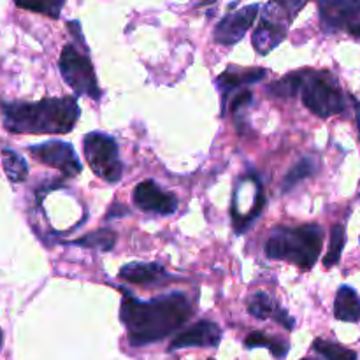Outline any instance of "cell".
Returning <instances> with one entry per match:
<instances>
[{
	"label": "cell",
	"instance_id": "7a4b0ae2",
	"mask_svg": "<svg viewBox=\"0 0 360 360\" xmlns=\"http://www.w3.org/2000/svg\"><path fill=\"white\" fill-rule=\"evenodd\" d=\"M2 122L13 134H67L76 127V98H42L39 102H0Z\"/></svg>",
	"mask_w": 360,
	"mask_h": 360
},
{
	"label": "cell",
	"instance_id": "2e32d148",
	"mask_svg": "<svg viewBox=\"0 0 360 360\" xmlns=\"http://www.w3.org/2000/svg\"><path fill=\"white\" fill-rule=\"evenodd\" d=\"M334 316L340 322L357 323L360 320V297L355 288L343 285L340 287L334 301Z\"/></svg>",
	"mask_w": 360,
	"mask_h": 360
},
{
	"label": "cell",
	"instance_id": "6da1fadb",
	"mask_svg": "<svg viewBox=\"0 0 360 360\" xmlns=\"http://www.w3.org/2000/svg\"><path fill=\"white\" fill-rule=\"evenodd\" d=\"M122 301L120 319L127 327L132 347L157 343L185 326L193 315V306L185 294L172 292L151 301H139L129 290Z\"/></svg>",
	"mask_w": 360,
	"mask_h": 360
},
{
	"label": "cell",
	"instance_id": "7402d4cb",
	"mask_svg": "<svg viewBox=\"0 0 360 360\" xmlns=\"http://www.w3.org/2000/svg\"><path fill=\"white\" fill-rule=\"evenodd\" d=\"M14 4L21 9L34 11V13H41L53 20H58L65 0H14Z\"/></svg>",
	"mask_w": 360,
	"mask_h": 360
},
{
	"label": "cell",
	"instance_id": "ac0fdd59",
	"mask_svg": "<svg viewBox=\"0 0 360 360\" xmlns=\"http://www.w3.org/2000/svg\"><path fill=\"white\" fill-rule=\"evenodd\" d=\"M2 165L7 179L11 183H21L28 178V165L25 158L14 150L4 148L2 150Z\"/></svg>",
	"mask_w": 360,
	"mask_h": 360
},
{
	"label": "cell",
	"instance_id": "5bb4252c",
	"mask_svg": "<svg viewBox=\"0 0 360 360\" xmlns=\"http://www.w3.org/2000/svg\"><path fill=\"white\" fill-rule=\"evenodd\" d=\"M288 34V28L281 27V25L273 23V21H267V20H260L259 27L255 28L253 32V48L259 55L266 56L276 48L278 44L283 42V39L287 37Z\"/></svg>",
	"mask_w": 360,
	"mask_h": 360
},
{
	"label": "cell",
	"instance_id": "4316f807",
	"mask_svg": "<svg viewBox=\"0 0 360 360\" xmlns=\"http://www.w3.org/2000/svg\"><path fill=\"white\" fill-rule=\"evenodd\" d=\"M2 343H4V334H2V329H0V348H2Z\"/></svg>",
	"mask_w": 360,
	"mask_h": 360
},
{
	"label": "cell",
	"instance_id": "30bf717a",
	"mask_svg": "<svg viewBox=\"0 0 360 360\" xmlns=\"http://www.w3.org/2000/svg\"><path fill=\"white\" fill-rule=\"evenodd\" d=\"M134 202L141 211L155 214H172L178 210V199L171 192H164L153 179L139 183L134 188Z\"/></svg>",
	"mask_w": 360,
	"mask_h": 360
},
{
	"label": "cell",
	"instance_id": "4fadbf2b",
	"mask_svg": "<svg viewBox=\"0 0 360 360\" xmlns=\"http://www.w3.org/2000/svg\"><path fill=\"white\" fill-rule=\"evenodd\" d=\"M267 76L266 69H236L234 65L229 67L225 72H221L217 77V86L220 88L221 94V102L236 91L238 88L246 86V84H253L262 81Z\"/></svg>",
	"mask_w": 360,
	"mask_h": 360
},
{
	"label": "cell",
	"instance_id": "8fae6325",
	"mask_svg": "<svg viewBox=\"0 0 360 360\" xmlns=\"http://www.w3.org/2000/svg\"><path fill=\"white\" fill-rule=\"evenodd\" d=\"M221 340V329L217 323L210 322V320H200V322L193 323L190 329L183 330L181 334L172 340L169 350H178V348H188V347H218Z\"/></svg>",
	"mask_w": 360,
	"mask_h": 360
},
{
	"label": "cell",
	"instance_id": "e0dca14e",
	"mask_svg": "<svg viewBox=\"0 0 360 360\" xmlns=\"http://www.w3.org/2000/svg\"><path fill=\"white\" fill-rule=\"evenodd\" d=\"M164 276H167V271L158 264L130 262L120 269V278L130 281V283H155Z\"/></svg>",
	"mask_w": 360,
	"mask_h": 360
},
{
	"label": "cell",
	"instance_id": "7c38bea8",
	"mask_svg": "<svg viewBox=\"0 0 360 360\" xmlns=\"http://www.w3.org/2000/svg\"><path fill=\"white\" fill-rule=\"evenodd\" d=\"M248 311L250 315L255 316V319L259 320H266V319L276 320V322H280L281 326H285V329L288 330L294 329L295 326L294 319H290L288 313L276 304L273 295L267 294V292L264 290H257L250 295Z\"/></svg>",
	"mask_w": 360,
	"mask_h": 360
},
{
	"label": "cell",
	"instance_id": "484cf974",
	"mask_svg": "<svg viewBox=\"0 0 360 360\" xmlns=\"http://www.w3.org/2000/svg\"><path fill=\"white\" fill-rule=\"evenodd\" d=\"M211 2H214V0H193V6H206V4H211Z\"/></svg>",
	"mask_w": 360,
	"mask_h": 360
},
{
	"label": "cell",
	"instance_id": "83f0119b",
	"mask_svg": "<svg viewBox=\"0 0 360 360\" xmlns=\"http://www.w3.org/2000/svg\"><path fill=\"white\" fill-rule=\"evenodd\" d=\"M302 360H313V359H302Z\"/></svg>",
	"mask_w": 360,
	"mask_h": 360
},
{
	"label": "cell",
	"instance_id": "f1b7e54d",
	"mask_svg": "<svg viewBox=\"0 0 360 360\" xmlns=\"http://www.w3.org/2000/svg\"><path fill=\"white\" fill-rule=\"evenodd\" d=\"M211 360H213V359H211Z\"/></svg>",
	"mask_w": 360,
	"mask_h": 360
},
{
	"label": "cell",
	"instance_id": "44dd1931",
	"mask_svg": "<svg viewBox=\"0 0 360 360\" xmlns=\"http://www.w3.org/2000/svg\"><path fill=\"white\" fill-rule=\"evenodd\" d=\"M70 245L83 246V248L90 250H101V252H109L116 245V234L112 231H109V229H101V231L91 232V234L83 236L81 239H76Z\"/></svg>",
	"mask_w": 360,
	"mask_h": 360
},
{
	"label": "cell",
	"instance_id": "9a60e30c",
	"mask_svg": "<svg viewBox=\"0 0 360 360\" xmlns=\"http://www.w3.org/2000/svg\"><path fill=\"white\" fill-rule=\"evenodd\" d=\"M308 2L309 0H269L264 7L262 20L273 21V23L288 28L299 11Z\"/></svg>",
	"mask_w": 360,
	"mask_h": 360
},
{
	"label": "cell",
	"instance_id": "d6986e66",
	"mask_svg": "<svg viewBox=\"0 0 360 360\" xmlns=\"http://www.w3.org/2000/svg\"><path fill=\"white\" fill-rule=\"evenodd\" d=\"M246 348H267L271 354L276 359H283L285 355L288 354V343L283 340H278V338H271L269 334L266 333H252L245 340Z\"/></svg>",
	"mask_w": 360,
	"mask_h": 360
},
{
	"label": "cell",
	"instance_id": "277c9868",
	"mask_svg": "<svg viewBox=\"0 0 360 360\" xmlns=\"http://www.w3.org/2000/svg\"><path fill=\"white\" fill-rule=\"evenodd\" d=\"M302 104L319 118H330L345 109V95L336 76L327 70H302Z\"/></svg>",
	"mask_w": 360,
	"mask_h": 360
},
{
	"label": "cell",
	"instance_id": "8992f818",
	"mask_svg": "<svg viewBox=\"0 0 360 360\" xmlns=\"http://www.w3.org/2000/svg\"><path fill=\"white\" fill-rule=\"evenodd\" d=\"M58 69L65 83L69 84L76 95H86V97L98 101L102 95L98 88L97 76H95L94 65L84 53H81L76 46L67 44L62 49L58 60Z\"/></svg>",
	"mask_w": 360,
	"mask_h": 360
},
{
	"label": "cell",
	"instance_id": "9c48e42d",
	"mask_svg": "<svg viewBox=\"0 0 360 360\" xmlns=\"http://www.w3.org/2000/svg\"><path fill=\"white\" fill-rule=\"evenodd\" d=\"M259 9V4H252V6H246L221 18L220 23L214 27V42L221 46H232L241 41L253 25V21L257 20Z\"/></svg>",
	"mask_w": 360,
	"mask_h": 360
},
{
	"label": "cell",
	"instance_id": "3957f363",
	"mask_svg": "<svg viewBox=\"0 0 360 360\" xmlns=\"http://www.w3.org/2000/svg\"><path fill=\"white\" fill-rule=\"evenodd\" d=\"M323 246V231L319 225H302L295 229H276L267 239L266 255L283 260L309 271L319 260Z\"/></svg>",
	"mask_w": 360,
	"mask_h": 360
},
{
	"label": "cell",
	"instance_id": "ba28073f",
	"mask_svg": "<svg viewBox=\"0 0 360 360\" xmlns=\"http://www.w3.org/2000/svg\"><path fill=\"white\" fill-rule=\"evenodd\" d=\"M28 153L35 160L62 171L63 176H67V178H74V176H77L81 172L79 158H77L76 151H74V148L69 143L48 141V143L30 146L28 148Z\"/></svg>",
	"mask_w": 360,
	"mask_h": 360
},
{
	"label": "cell",
	"instance_id": "603a6c76",
	"mask_svg": "<svg viewBox=\"0 0 360 360\" xmlns=\"http://www.w3.org/2000/svg\"><path fill=\"white\" fill-rule=\"evenodd\" d=\"M313 350L316 354L322 355L326 360H357V354L354 350L341 347V345L333 343V341L326 340H315L313 343Z\"/></svg>",
	"mask_w": 360,
	"mask_h": 360
},
{
	"label": "cell",
	"instance_id": "5b68a950",
	"mask_svg": "<svg viewBox=\"0 0 360 360\" xmlns=\"http://www.w3.org/2000/svg\"><path fill=\"white\" fill-rule=\"evenodd\" d=\"M83 150L88 165L98 178L109 183L120 181L123 174V164L120 160L118 144L111 136L104 132L86 134Z\"/></svg>",
	"mask_w": 360,
	"mask_h": 360
},
{
	"label": "cell",
	"instance_id": "d4e9b609",
	"mask_svg": "<svg viewBox=\"0 0 360 360\" xmlns=\"http://www.w3.org/2000/svg\"><path fill=\"white\" fill-rule=\"evenodd\" d=\"M302 83V70L301 72H292L287 76L281 77L280 81L273 83L269 86V91L276 97H294L295 94H299V88Z\"/></svg>",
	"mask_w": 360,
	"mask_h": 360
},
{
	"label": "cell",
	"instance_id": "cb8c5ba5",
	"mask_svg": "<svg viewBox=\"0 0 360 360\" xmlns=\"http://www.w3.org/2000/svg\"><path fill=\"white\" fill-rule=\"evenodd\" d=\"M345 243H347V232H345V227L343 225H334L333 231H330L329 252L323 257V266H326L327 269H330V267L336 266V264L340 262Z\"/></svg>",
	"mask_w": 360,
	"mask_h": 360
},
{
	"label": "cell",
	"instance_id": "ffe728a7",
	"mask_svg": "<svg viewBox=\"0 0 360 360\" xmlns=\"http://www.w3.org/2000/svg\"><path fill=\"white\" fill-rule=\"evenodd\" d=\"M316 167H319V164H316L315 158H311V157L302 158V160L299 162V164H295L294 167L288 171V174L285 176L281 190H283V192H290V190L295 188L299 183L304 181V179H308V178H311V176L316 172Z\"/></svg>",
	"mask_w": 360,
	"mask_h": 360
},
{
	"label": "cell",
	"instance_id": "52a82bcc",
	"mask_svg": "<svg viewBox=\"0 0 360 360\" xmlns=\"http://www.w3.org/2000/svg\"><path fill=\"white\" fill-rule=\"evenodd\" d=\"M319 14L327 34L347 30L360 39V0H319Z\"/></svg>",
	"mask_w": 360,
	"mask_h": 360
}]
</instances>
